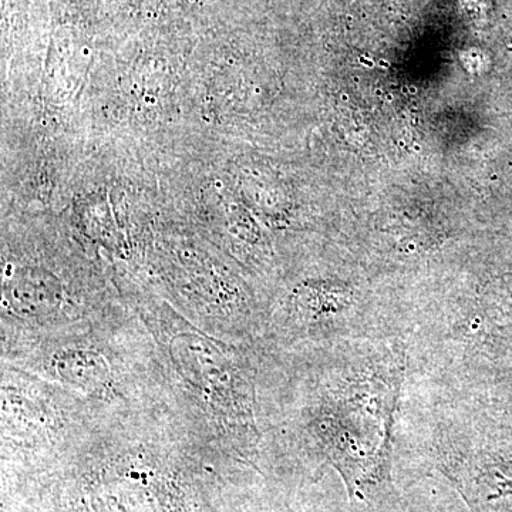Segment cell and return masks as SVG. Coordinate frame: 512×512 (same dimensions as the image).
<instances>
[{
    "label": "cell",
    "mask_w": 512,
    "mask_h": 512,
    "mask_svg": "<svg viewBox=\"0 0 512 512\" xmlns=\"http://www.w3.org/2000/svg\"><path fill=\"white\" fill-rule=\"evenodd\" d=\"M174 404L214 440L255 436L251 380L237 352L187 318H141Z\"/></svg>",
    "instance_id": "cell-1"
},
{
    "label": "cell",
    "mask_w": 512,
    "mask_h": 512,
    "mask_svg": "<svg viewBox=\"0 0 512 512\" xmlns=\"http://www.w3.org/2000/svg\"><path fill=\"white\" fill-rule=\"evenodd\" d=\"M2 375V436L16 446L83 437L107 413L73 390L8 363Z\"/></svg>",
    "instance_id": "cell-2"
}]
</instances>
